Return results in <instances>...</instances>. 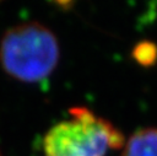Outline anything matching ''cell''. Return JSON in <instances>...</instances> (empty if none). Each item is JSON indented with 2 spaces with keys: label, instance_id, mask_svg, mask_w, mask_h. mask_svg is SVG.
Here are the masks:
<instances>
[{
  "label": "cell",
  "instance_id": "obj_1",
  "mask_svg": "<svg viewBox=\"0 0 157 156\" xmlns=\"http://www.w3.org/2000/svg\"><path fill=\"white\" fill-rule=\"evenodd\" d=\"M54 33L38 22L21 23L7 29L0 42V64L13 79L37 82L48 77L59 61Z\"/></svg>",
  "mask_w": 157,
  "mask_h": 156
},
{
  "label": "cell",
  "instance_id": "obj_2",
  "mask_svg": "<svg viewBox=\"0 0 157 156\" xmlns=\"http://www.w3.org/2000/svg\"><path fill=\"white\" fill-rule=\"evenodd\" d=\"M70 118L52 127L44 136L45 156H105L123 145V134L85 107L69 111Z\"/></svg>",
  "mask_w": 157,
  "mask_h": 156
},
{
  "label": "cell",
  "instance_id": "obj_3",
  "mask_svg": "<svg viewBox=\"0 0 157 156\" xmlns=\"http://www.w3.org/2000/svg\"><path fill=\"white\" fill-rule=\"evenodd\" d=\"M123 156H157V128L135 131L129 138Z\"/></svg>",
  "mask_w": 157,
  "mask_h": 156
}]
</instances>
